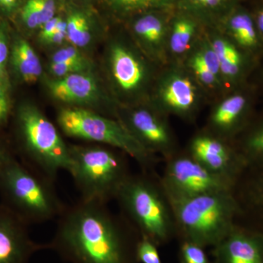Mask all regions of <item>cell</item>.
I'll return each mask as SVG.
<instances>
[{
    "mask_svg": "<svg viewBox=\"0 0 263 263\" xmlns=\"http://www.w3.org/2000/svg\"><path fill=\"white\" fill-rule=\"evenodd\" d=\"M140 235L124 216L107 204L79 200L58 217L48 249L68 263H138Z\"/></svg>",
    "mask_w": 263,
    "mask_h": 263,
    "instance_id": "1",
    "label": "cell"
},
{
    "mask_svg": "<svg viewBox=\"0 0 263 263\" xmlns=\"http://www.w3.org/2000/svg\"><path fill=\"white\" fill-rule=\"evenodd\" d=\"M176 234L204 248L214 247L238 222L241 209L235 191L204 194L170 202Z\"/></svg>",
    "mask_w": 263,
    "mask_h": 263,
    "instance_id": "2",
    "label": "cell"
},
{
    "mask_svg": "<svg viewBox=\"0 0 263 263\" xmlns=\"http://www.w3.org/2000/svg\"><path fill=\"white\" fill-rule=\"evenodd\" d=\"M53 183L14 158L0 170L1 204L27 226L46 222L66 208Z\"/></svg>",
    "mask_w": 263,
    "mask_h": 263,
    "instance_id": "3",
    "label": "cell"
},
{
    "mask_svg": "<svg viewBox=\"0 0 263 263\" xmlns=\"http://www.w3.org/2000/svg\"><path fill=\"white\" fill-rule=\"evenodd\" d=\"M123 216L140 235L156 245L168 243L176 234L174 213L160 181L148 172L132 174L122 185L115 199Z\"/></svg>",
    "mask_w": 263,
    "mask_h": 263,
    "instance_id": "4",
    "label": "cell"
},
{
    "mask_svg": "<svg viewBox=\"0 0 263 263\" xmlns=\"http://www.w3.org/2000/svg\"><path fill=\"white\" fill-rule=\"evenodd\" d=\"M105 145L69 146L70 174L81 200L107 204L131 176L126 155Z\"/></svg>",
    "mask_w": 263,
    "mask_h": 263,
    "instance_id": "5",
    "label": "cell"
},
{
    "mask_svg": "<svg viewBox=\"0 0 263 263\" xmlns=\"http://www.w3.org/2000/svg\"><path fill=\"white\" fill-rule=\"evenodd\" d=\"M16 122L24 164L53 182L60 171L70 172V147L39 108L22 107Z\"/></svg>",
    "mask_w": 263,
    "mask_h": 263,
    "instance_id": "6",
    "label": "cell"
},
{
    "mask_svg": "<svg viewBox=\"0 0 263 263\" xmlns=\"http://www.w3.org/2000/svg\"><path fill=\"white\" fill-rule=\"evenodd\" d=\"M57 122L67 136L122 151L136 161L143 172L149 173L157 164L155 156L143 147L121 121L81 107L70 106L60 109Z\"/></svg>",
    "mask_w": 263,
    "mask_h": 263,
    "instance_id": "7",
    "label": "cell"
},
{
    "mask_svg": "<svg viewBox=\"0 0 263 263\" xmlns=\"http://www.w3.org/2000/svg\"><path fill=\"white\" fill-rule=\"evenodd\" d=\"M160 182L169 202L204 194L235 191L238 184L235 180L207 169L190 155L167 159Z\"/></svg>",
    "mask_w": 263,
    "mask_h": 263,
    "instance_id": "8",
    "label": "cell"
},
{
    "mask_svg": "<svg viewBox=\"0 0 263 263\" xmlns=\"http://www.w3.org/2000/svg\"><path fill=\"white\" fill-rule=\"evenodd\" d=\"M189 155L212 172L238 183L247 170L239 151L233 149L214 137L205 135L195 137L190 144Z\"/></svg>",
    "mask_w": 263,
    "mask_h": 263,
    "instance_id": "9",
    "label": "cell"
},
{
    "mask_svg": "<svg viewBox=\"0 0 263 263\" xmlns=\"http://www.w3.org/2000/svg\"><path fill=\"white\" fill-rule=\"evenodd\" d=\"M27 227L0 204V263H29L38 251L48 249L47 243L32 239Z\"/></svg>",
    "mask_w": 263,
    "mask_h": 263,
    "instance_id": "10",
    "label": "cell"
},
{
    "mask_svg": "<svg viewBox=\"0 0 263 263\" xmlns=\"http://www.w3.org/2000/svg\"><path fill=\"white\" fill-rule=\"evenodd\" d=\"M212 256L213 263H263V231L238 222Z\"/></svg>",
    "mask_w": 263,
    "mask_h": 263,
    "instance_id": "11",
    "label": "cell"
},
{
    "mask_svg": "<svg viewBox=\"0 0 263 263\" xmlns=\"http://www.w3.org/2000/svg\"><path fill=\"white\" fill-rule=\"evenodd\" d=\"M121 122L152 155L160 153L167 159L174 156L171 132L156 114L147 109H137Z\"/></svg>",
    "mask_w": 263,
    "mask_h": 263,
    "instance_id": "12",
    "label": "cell"
},
{
    "mask_svg": "<svg viewBox=\"0 0 263 263\" xmlns=\"http://www.w3.org/2000/svg\"><path fill=\"white\" fill-rule=\"evenodd\" d=\"M235 193L241 209L238 221L263 231V167L247 169Z\"/></svg>",
    "mask_w": 263,
    "mask_h": 263,
    "instance_id": "13",
    "label": "cell"
},
{
    "mask_svg": "<svg viewBox=\"0 0 263 263\" xmlns=\"http://www.w3.org/2000/svg\"><path fill=\"white\" fill-rule=\"evenodd\" d=\"M48 88L55 98L66 103H91L98 94V85L94 79L83 72L51 81Z\"/></svg>",
    "mask_w": 263,
    "mask_h": 263,
    "instance_id": "14",
    "label": "cell"
},
{
    "mask_svg": "<svg viewBox=\"0 0 263 263\" xmlns=\"http://www.w3.org/2000/svg\"><path fill=\"white\" fill-rule=\"evenodd\" d=\"M112 69L117 84L126 91L137 89L143 81L144 71L133 53L122 46H116L111 53Z\"/></svg>",
    "mask_w": 263,
    "mask_h": 263,
    "instance_id": "15",
    "label": "cell"
},
{
    "mask_svg": "<svg viewBox=\"0 0 263 263\" xmlns=\"http://www.w3.org/2000/svg\"><path fill=\"white\" fill-rule=\"evenodd\" d=\"M248 110V100L235 95L224 100L213 113L211 122L218 131L230 134L243 126Z\"/></svg>",
    "mask_w": 263,
    "mask_h": 263,
    "instance_id": "16",
    "label": "cell"
},
{
    "mask_svg": "<svg viewBox=\"0 0 263 263\" xmlns=\"http://www.w3.org/2000/svg\"><path fill=\"white\" fill-rule=\"evenodd\" d=\"M163 99L164 104L171 110L179 114L187 113L195 104V87L186 78H174L166 85Z\"/></svg>",
    "mask_w": 263,
    "mask_h": 263,
    "instance_id": "17",
    "label": "cell"
},
{
    "mask_svg": "<svg viewBox=\"0 0 263 263\" xmlns=\"http://www.w3.org/2000/svg\"><path fill=\"white\" fill-rule=\"evenodd\" d=\"M227 27L240 46L253 48L258 43L255 22L245 10L233 9L226 18Z\"/></svg>",
    "mask_w": 263,
    "mask_h": 263,
    "instance_id": "18",
    "label": "cell"
},
{
    "mask_svg": "<svg viewBox=\"0 0 263 263\" xmlns=\"http://www.w3.org/2000/svg\"><path fill=\"white\" fill-rule=\"evenodd\" d=\"M170 10H152L138 13L133 25L135 32L148 42H160L167 29L166 15Z\"/></svg>",
    "mask_w": 263,
    "mask_h": 263,
    "instance_id": "19",
    "label": "cell"
},
{
    "mask_svg": "<svg viewBox=\"0 0 263 263\" xmlns=\"http://www.w3.org/2000/svg\"><path fill=\"white\" fill-rule=\"evenodd\" d=\"M13 64L27 83H34L42 74V65L39 57L29 43L19 40L15 43L13 51Z\"/></svg>",
    "mask_w": 263,
    "mask_h": 263,
    "instance_id": "20",
    "label": "cell"
},
{
    "mask_svg": "<svg viewBox=\"0 0 263 263\" xmlns=\"http://www.w3.org/2000/svg\"><path fill=\"white\" fill-rule=\"evenodd\" d=\"M56 12L55 0H25L19 15L27 28L35 29L54 18Z\"/></svg>",
    "mask_w": 263,
    "mask_h": 263,
    "instance_id": "21",
    "label": "cell"
},
{
    "mask_svg": "<svg viewBox=\"0 0 263 263\" xmlns=\"http://www.w3.org/2000/svg\"><path fill=\"white\" fill-rule=\"evenodd\" d=\"M235 0H179L176 8L195 18H208L226 13V16L234 8Z\"/></svg>",
    "mask_w": 263,
    "mask_h": 263,
    "instance_id": "22",
    "label": "cell"
},
{
    "mask_svg": "<svg viewBox=\"0 0 263 263\" xmlns=\"http://www.w3.org/2000/svg\"><path fill=\"white\" fill-rule=\"evenodd\" d=\"M197 18L181 11L176 15L171 27V47L176 53H182L190 46L196 32Z\"/></svg>",
    "mask_w": 263,
    "mask_h": 263,
    "instance_id": "23",
    "label": "cell"
},
{
    "mask_svg": "<svg viewBox=\"0 0 263 263\" xmlns=\"http://www.w3.org/2000/svg\"><path fill=\"white\" fill-rule=\"evenodd\" d=\"M212 48L219 58L220 71L224 76L235 78L241 73L243 57L235 46L223 40H216Z\"/></svg>",
    "mask_w": 263,
    "mask_h": 263,
    "instance_id": "24",
    "label": "cell"
},
{
    "mask_svg": "<svg viewBox=\"0 0 263 263\" xmlns=\"http://www.w3.org/2000/svg\"><path fill=\"white\" fill-rule=\"evenodd\" d=\"M179 0H108L115 13L122 15H136L152 10L176 8Z\"/></svg>",
    "mask_w": 263,
    "mask_h": 263,
    "instance_id": "25",
    "label": "cell"
},
{
    "mask_svg": "<svg viewBox=\"0 0 263 263\" xmlns=\"http://www.w3.org/2000/svg\"><path fill=\"white\" fill-rule=\"evenodd\" d=\"M238 151L245 159L247 169L263 167V123L249 132Z\"/></svg>",
    "mask_w": 263,
    "mask_h": 263,
    "instance_id": "26",
    "label": "cell"
},
{
    "mask_svg": "<svg viewBox=\"0 0 263 263\" xmlns=\"http://www.w3.org/2000/svg\"><path fill=\"white\" fill-rule=\"evenodd\" d=\"M67 37L74 46L84 47L91 37V22L88 15L81 10H72L67 15Z\"/></svg>",
    "mask_w": 263,
    "mask_h": 263,
    "instance_id": "27",
    "label": "cell"
},
{
    "mask_svg": "<svg viewBox=\"0 0 263 263\" xmlns=\"http://www.w3.org/2000/svg\"><path fill=\"white\" fill-rule=\"evenodd\" d=\"M179 257L180 263H212L204 247L187 240H181Z\"/></svg>",
    "mask_w": 263,
    "mask_h": 263,
    "instance_id": "28",
    "label": "cell"
},
{
    "mask_svg": "<svg viewBox=\"0 0 263 263\" xmlns=\"http://www.w3.org/2000/svg\"><path fill=\"white\" fill-rule=\"evenodd\" d=\"M158 246L145 236L140 237L136 247V259L138 263H162L158 252Z\"/></svg>",
    "mask_w": 263,
    "mask_h": 263,
    "instance_id": "29",
    "label": "cell"
},
{
    "mask_svg": "<svg viewBox=\"0 0 263 263\" xmlns=\"http://www.w3.org/2000/svg\"><path fill=\"white\" fill-rule=\"evenodd\" d=\"M86 64L85 61L52 62L51 70L53 75L62 78L70 74L83 72L86 69Z\"/></svg>",
    "mask_w": 263,
    "mask_h": 263,
    "instance_id": "30",
    "label": "cell"
},
{
    "mask_svg": "<svg viewBox=\"0 0 263 263\" xmlns=\"http://www.w3.org/2000/svg\"><path fill=\"white\" fill-rule=\"evenodd\" d=\"M192 67H193L195 74L199 78L202 83L205 84H213L216 81V76L209 70L202 61L200 53H197L194 57L192 61Z\"/></svg>",
    "mask_w": 263,
    "mask_h": 263,
    "instance_id": "31",
    "label": "cell"
},
{
    "mask_svg": "<svg viewBox=\"0 0 263 263\" xmlns=\"http://www.w3.org/2000/svg\"><path fill=\"white\" fill-rule=\"evenodd\" d=\"M52 60V62L85 61L77 48L75 47H67L59 50L53 54Z\"/></svg>",
    "mask_w": 263,
    "mask_h": 263,
    "instance_id": "32",
    "label": "cell"
},
{
    "mask_svg": "<svg viewBox=\"0 0 263 263\" xmlns=\"http://www.w3.org/2000/svg\"><path fill=\"white\" fill-rule=\"evenodd\" d=\"M199 53L208 68L212 71L214 75H217L220 71V62L213 48H209V49Z\"/></svg>",
    "mask_w": 263,
    "mask_h": 263,
    "instance_id": "33",
    "label": "cell"
},
{
    "mask_svg": "<svg viewBox=\"0 0 263 263\" xmlns=\"http://www.w3.org/2000/svg\"><path fill=\"white\" fill-rule=\"evenodd\" d=\"M9 110V102L7 98L4 85L0 81V126L6 122Z\"/></svg>",
    "mask_w": 263,
    "mask_h": 263,
    "instance_id": "34",
    "label": "cell"
},
{
    "mask_svg": "<svg viewBox=\"0 0 263 263\" xmlns=\"http://www.w3.org/2000/svg\"><path fill=\"white\" fill-rule=\"evenodd\" d=\"M23 0H0V13L5 15H12L22 8Z\"/></svg>",
    "mask_w": 263,
    "mask_h": 263,
    "instance_id": "35",
    "label": "cell"
},
{
    "mask_svg": "<svg viewBox=\"0 0 263 263\" xmlns=\"http://www.w3.org/2000/svg\"><path fill=\"white\" fill-rule=\"evenodd\" d=\"M8 49L3 35L0 34V80H5L6 78L7 60H8Z\"/></svg>",
    "mask_w": 263,
    "mask_h": 263,
    "instance_id": "36",
    "label": "cell"
},
{
    "mask_svg": "<svg viewBox=\"0 0 263 263\" xmlns=\"http://www.w3.org/2000/svg\"><path fill=\"white\" fill-rule=\"evenodd\" d=\"M59 18H60V16H55L54 18L48 21L47 23L45 24L41 27V36L44 41L49 37L52 33L54 32L56 30L57 24Z\"/></svg>",
    "mask_w": 263,
    "mask_h": 263,
    "instance_id": "37",
    "label": "cell"
},
{
    "mask_svg": "<svg viewBox=\"0 0 263 263\" xmlns=\"http://www.w3.org/2000/svg\"><path fill=\"white\" fill-rule=\"evenodd\" d=\"M14 158L15 157L11 152L4 145L0 143V170Z\"/></svg>",
    "mask_w": 263,
    "mask_h": 263,
    "instance_id": "38",
    "label": "cell"
},
{
    "mask_svg": "<svg viewBox=\"0 0 263 263\" xmlns=\"http://www.w3.org/2000/svg\"><path fill=\"white\" fill-rule=\"evenodd\" d=\"M66 37H67V33L55 30V32L52 33L51 36L47 38L46 41L48 43L60 44V43H62Z\"/></svg>",
    "mask_w": 263,
    "mask_h": 263,
    "instance_id": "39",
    "label": "cell"
},
{
    "mask_svg": "<svg viewBox=\"0 0 263 263\" xmlns=\"http://www.w3.org/2000/svg\"><path fill=\"white\" fill-rule=\"evenodd\" d=\"M255 24L257 31L263 36V9L259 10L257 13Z\"/></svg>",
    "mask_w": 263,
    "mask_h": 263,
    "instance_id": "40",
    "label": "cell"
}]
</instances>
